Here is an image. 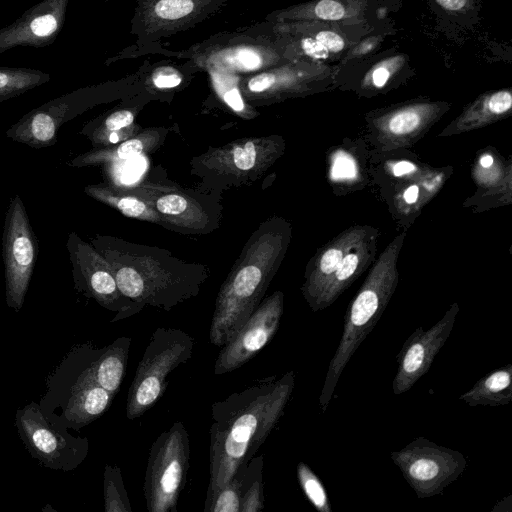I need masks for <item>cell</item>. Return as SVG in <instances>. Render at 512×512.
I'll list each match as a JSON object with an SVG mask.
<instances>
[{
	"label": "cell",
	"instance_id": "obj_1",
	"mask_svg": "<svg viewBox=\"0 0 512 512\" xmlns=\"http://www.w3.org/2000/svg\"><path fill=\"white\" fill-rule=\"evenodd\" d=\"M295 386L293 370L261 378L211 406L206 500L247 464L278 424Z\"/></svg>",
	"mask_w": 512,
	"mask_h": 512
},
{
	"label": "cell",
	"instance_id": "obj_2",
	"mask_svg": "<svg viewBox=\"0 0 512 512\" xmlns=\"http://www.w3.org/2000/svg\"><path fill=\"white\" fill-rule=\"evenodd\" d=\"M406 232L397 235L379 255L357 294L350 302L344 318L343 332L332 357L319 396L324 413L346 365L377 324L399 282L398 257Z\"/></svg>",
	"mask_w": 512,
	"mask_h": 512
},
{
	"label": "cell",
	"instance_id": "obj_3",
	"mask_svg": "<svg viewBox=\"0 0 512 512\" xmlns=\"http://www.w3.org/2000/svg\"><path fill=\"white\" fill-rule=\"evenodd\" d=\"M379 231L368 225L347 228L313 259L303 296L313 312L331 306L376 259Z\"/></svg>",
	"mask_w": 512,
	"mask_h": 512
},
{
	"label": "cell",
	"instance_id": "obj_4",
	"mask_svg": "<svg viewBox=\"0 0 512 512\" xmlns=\"http://www.w3.org/2000/svg\"><path fill=\"white\" fill-rule=\"evenodd\" d=\"M195 339L187 332L159 327L151 335L128 390L126 416L141 417L162 398L167 377L192 356Z\"/></svg>",
	"mask_w": 512,
	"mask_h": 512
},
{
	"label": "cell",
	"instance_id": "obj_5",
	"mask_svg": "<svg viewBox=\"0 0 512 512\" xmlns=\"http://www.w3.org/2000/svg\"><path fill=\"white\" fill-rule=\"evenodd\" d=\"M190 466V438L176 421L152 443L143 492L148 512H176Z\"/></svg>",
	"mask_w": 512,
	"mask_h": 512
},
{
	"label": "cell",
	"instance_id": "obj_6",
	"mask_svg": "<svg viewBox=\"0 0 512 512\" xmlns=\"http://www.w3.org/2000/svg\"><path fill=\"white\" fill-rule=\"evenodd\" d=\"M390 457L419 499L442 494L467 467L462 453L424 437L413 439Z\"/></svg>",
	"mask_w": 512,
	"mask_h": 512
},
{
	"label": "cell",
	"instance_id": "obj_7",
	"mask_svg": "<svg viewBox=\"0 0 512 512\" xmlns=\"http://www.w3.org/2000/svg\"><path fill=\"white\" fill-rule=\"evenodd\" d=\"M39 248L24 203L14 195L5 214L2 257L5 267L6 304L20 311L33 275Z\"/></svg>",
	"mask_w": 512,
	"mask_h": 512
},
{
	"label": "cell",
	"instance_id": "obj_8",
	"mask_svg": "<svg viewBox=\"0 0 512 512\" xmlns=\"http://www.w3.org/2000/svg\"><path fill=\"white\" fill-rule=\"evenodd\" d=\"M15 426L31 456L47 468L71 471L88 454L87 438L73 437L57 429L35 402L16 411Z\"/></svg>",
	"mask_w": 512,
	"mask_h": 512
},
{
	"label": "cell",
	"instance_id": "obj_9",
	"mask_svg": "<svg viewBox=\"0 0 512 512\" xmlns=\"http://www.w3.org/2000/svg\"><path fill=\"white\" fill-rule=\"evenodd\" d=\"M449 109L447 102L414 100L373 112L368 116L371 139L381 151L411 146Z\"/></svg>",
	"mask_w": 512,
	"mask_h": 512
},
{
	"label": "cell",
	"instance_id": "obj_10",
	"mask_svg": "<svg viewBox=\"0 0 512 512\" xmlns=\"http://www.w3.org/2000/svg\"><path fill=\"white\" fill-rule=\"evenodd\" d=\"M66 247L76 289L93 297L105 308L117 312L112 322L125 319L140 310L130 305L134 301L120 300L119 296L124 295L119 291L114 276L76 233L69 234Z\"/></svg>",
	"mask_w": 512,
	"mask_h": 512
},
{
	"label": "cell",
	"instance_id": "obj_11",
	"mask_svg": "<svg viewBox=\"0 0 512 512\" xmlns=\"http://www.w3.org/2000/svg\"><path fill=\"white\" fill-rule=\"evenodd\" d=\"M459 312L454 302L432 327H419L403 343L397 355V372L392 381L395 395L409 391L430 369L434 358L449 338Z\"/></svg>",
	"mask_w": 512,
	"mask_h": 512
},
{
	"label": "cell",
	"instance_id": "obj_12",
	"mask_svg": "<svg viewBox=\"0 0 512 512\" xmlns=\"http://www.w3.org/2000/svg\"><path fill=\"white\" fill-rule=\"evenodd\" d=\"M283 314V296L276 293L249 317L218 353L214 374L234 371L255 357L277 333Z\"/></svg>",
	"mask_w": 512,
	"mask_h": 512
},
{
	"label": "cell",
	"instance_id": "obj_13",
	"mask_svg": "<svg viewBox=\"0 0 512 512\" xmlns=\"http://www.w3.org/2000/svg\"><path fill=\"white\" fill-rule=\"evenodd\" d=\"M93 353L94 348L90 344H84L72 353L76 368L68 378L67 397L61 418L65 426L75 430L99 418L109 409L114 399L111 393L94 380L90 369Z\"/></svg>",
	"mask_w": 512,
	"mask_h": 512
},
{
	"label": "cell",
	"instance_id": "obj_14",
	"mask_svg": "<svg viewBox=\"0 0 512 512\" xmlns=\"http://www.w3.org/2000/svg\"><path fill=\"white\" fill-rule=\"evenodd\" d=\"M69 0H42L0 29V55L19 46L51 45L62 30Z\"/></svg>",
	"mask_w": 512,
	"mask_h": 512
},
{
	"label": "cell",
	"instance_id": "obj_15",
	"mask_svg": "<svg viewBox=\"0 0 512 512\" xmlns=\"http://www.w3.org/2000/svg\"><path fill=\"white\" fill-rule=\"evenodd\" d=\"M512 109V92L510 89L487 91L467 105L440 136H450L468 132L503 119Z\"/></svg>",
	"mask_w": 512,
	"mask_h": 512
},
{
	"label": "cell",
	"instance_id": "obj_16",
	"mask_svg": "<svg viewBox=\"0 0 512 512\" xmlns=\"http://www.w3.org/2000/svg\"><path fill=\"white\" fill-rule=\"evenodd\" d=\"M132 338L118 337L102 349H94L90 363L94 380L114 397L124 379Z\"/></svg>",
	"mask_w": 512,
	"mask_h": 512
},
{
	"label": "cell",
	"instance_id": "obj_17",
	"mask_svg": "<svg viewBox=\"0 0 512 512\" xmlns=\"http://www.w3.org/2000/svg\"><path fill=\"white\" fill-rule=\"evenodd\" d=\"M471 407L503 406L512 401V365L507 364L480 378L471 389L459 396Z\"/></svg>",
	"mask_w": 512,
	"mask_h": 512
},
{
	"label": "cell",
	"instance_id": "obj_18",
	"mask_svg": "<svg viewBox=\"0 0 512 512\" xmlns=\"http://www.w3.org/2000/svg\"><path fill=\"white\" fill-rule=\"evenodd\" d=\"M263 457L252 458L241 465L233 477L207 501L205 512H240L244 491L254 478L262 472Z\"/></svg>",
	"mask_w": 512,
	"mask_h": 512
},
{
	"label": "cell",
	"instance_id": "obj_19",
	"mask_svg": "<svg viewBox=\"0 0 512 512\" xmlns=\"http://www.w3.org/2000/svg\"><path fill=\"white\" fill-rule=\"evenodd\" d=\"M50 78L49 73L38 69L0 66V102L41 86Z\"/></svg>",
	"mask_w": 512,
	"mask_h": 512
},
{
	"label": "cell",
	"instance_id": "obj_20",
	"mask_svg": "<svg viewBox=\"0 0 512 512\" xmlns=\"http://www.w3.org/2000/svg\"><path fill=\"white\" fill-rule=\"evenodd\" d=\"M103 479L105 512H132L120 468L106 464Z\"/></svg>",
	"mask_w": 512,
	"mask_h": 512
},
{
	"label": "cell",
	"instance_id": "obj_21",
	"mask_svg": "<svg viewBox=\"0 0 512 512\" xmlns=\"http://www.w3.org/2000/svg\"><path fill=\"white\" fill-rule=\"evenodd\" d=\"M299 485L314 508L319 512H331V503L325 487L319 477L304 462L296 468Z\"/></svg>",
	"mask_w": 512,
	"mask_h": 512
},
{
	"label": "cell",
	"instance_id": "obj_22",
	"mask_svg": "<svg viewBox=\"0 0 512 512\" xmlns=\"http://www.w3.org/2000/svg\"><path fill=\"white\" fill-rule=\"evenodd\" d=\"M405 64L406 56L401 54L379 60L364 75L362 87L370 89L385 87Z\"/></svg>",
	"mask_w": 512,
	"mask_h": 512
},
{
	"label": "cell",
	"instance_id": "obj_23",
	"mask_svg": "<svg viewBox=\"0 0 512 512\" xmlns=\"http://www.w3.org/2000/svg\"><path fill=\"white\" fill-rule=\"evenodd\" d=\"M119 291L135 303L139 300L143 288V278L135 269L124 266L116 270L115 276Z\"/></svg>",
	"mask_w": 512,
	"mask_h": 512
},
{
	"label": "cell",
	"instance_id": "obj_24",
	"mask_svg": "<svg viewBox=\"0 0 512 512\" xmlns=\"http://www.w3.org/2000/svg\"><path fill=\"white\" fill-rule=\"evenodd\" d=\"M358 165L353 157L344 150H337L332 158L330 178L335 182L357 178Z\"/></svg>",
	"mask_w": 512,
	"mask_h": 512
},
{
	"label": "cell",
	"instance_id": "obj_25",
	"mask_svg": "<svg viewBox=\"0 0 512 512\" xmlns=\"http://www.w3.org/2000/svg\"><path fill=\"white\" fill-rule=\"evenodd\" d=\"M312 38L326 53L328 58L341 55L347 47L346 38L339 31L325 25Z\"/></svg>",
	"mask_w": 512,
	"mask_h": 512
},
{
	"label": "cell",
	"instance_id": "obj_26",
	"mask_svg": "<svg viewBox=\"0 0 512 512\" xmlns=\"http://www.w3.org/2000/svg\"><path fill=\"white\" fill-rule=\"evenodd\" d=\"M264 508L262 472L249 484L243 493L240 512H259Z\"/></svg>",
	"mask_w": 512,
	"mask_h": 512
},
{
	"label": "cell",
	"instance_id": "obj_27",
	"mask_svg": "<svg viewBox=\"0 0 512 512\" xmlns=\"http://www.w3.org/2000/svg\"><path fill=\"white\" fill-rule=\"evenodd\" d=\"M192 0H160L155 7L156 14L163 19H179L192 12Z\"/></svg>",
	"mask_w": 512,
	"mask_h": 512
},
{
	"label": "cell",
	"instance_id": "obj_28",
	"mask_svg": "<svg viewBox=\"0 0 512 512\" xmlns=\"http://www.w3.org/2000/svg\"><path fill=\"white\" fill-rule=\"evenodd\" d=\"M233 160L237 168L241 170L251 169L256 161V149L253 142H246L233 150Z\"/></svg>",
	"mask_w": 512,
	"mask_h": 512
},
{
	"label": "cell",
	"instance_id": "obj_29",
	"mask_svg": "<svg viewBox=\"0 0 512 512\" xmlns=\"http://www.w3.org/2000/svg\"><path fill=\"white\" fill-rule=\"evenodd\" d=\"M156 205L157 209L163 214L177 215L184 212L188 204L184 197L169 194L159 198Z\"/></svg>",
	"mask_w": 512,
	"mask_h": 512
},
{
	"label": "cell",
	"instance_id": "obj_30",
	"mask_svg": "<svg viewBox=\"0 0 512 512\" xmlns=\"http://www.w3.org/2000/svg\"><path fill=\"white\" fill-rule=\"evenodd\" d=\"M117 208L126 216L140 217L146 213V205L134 197H122L115 200Z\"/></svg>",
	"mask_w": 512,
	"mask_h": 512
},
{
	"label": "cell",
	"instance_id": "obj_31",
	"mask_svg": "<svg viewBox=\"0 0 512 512\" xmlns=\"http://www.w3.org/2000/svg\"><path fill=\"white\" fill-rule=\"evenodd\" d=\"M133 122V114L128 110H120L109 115L104 121L107 131H118Z\"/></svg>",
	"mask_w": 512,
	"mask_h": 512
},
{
	"label": "cell",
	"instance_id": "obj_32",
	"mask_svg": "<svg viewBox=\"0 0 512 512\" xmlns=\"http://www.w3.org/2000/svg\"><path fill=\"white\" fill-rule=\"evenodd\" d=\"M153 82L158 88H172L180 84V75L171 68H161L155 71Z\"/></svg>",
	"mask_w": 512,
	"mask_h": 512
},
{
	"label": "cell",
	"instance_id": "obj_33",
	"mask_svg": "<svg viewBox=\"0 0 512 512\" xmlns=\"http://www.w3.org/2000/svg\"><path fill=\"white\" fill-rule=\"evenodd\" d=\"M442 10L451 15H463L473 7L472 0H433Z\"/></svg>",
	"mask_w": 512,
	"mask_h": 512
},
{
	"label": "cell",
	"instance_id": "obj_34",
	"mask_svg": "<svg viewBox=\"0 0 512 512\" xmlns=\"http://www.w3.org/2000/svg\"><path fill=\"white\" fill-rule=\"evenodd\" d=\"M236 64L244 69H256L261 65V58L251 49H239L234 56Z\"/></svg>",
	"mask_w": 512,
	"mask_h": 512
},
{
	"label": "cell",
	"instance_id": "obj_35",
	"mask_svg": "<svg viewBox=\"0 0 512 512\" xmlns=\"http://www.w3.org/2000/svg\"><path fill=\"white\" fill-rule=\"evenodd\" d=\"M142 149V142L138 139H132L122 143L118 147L116 154L118 158L126 160L138 156L142 152Z\"/></svg>",
	"mask_w": 512,
	"mask_h": 512
},
{
	"label": "cell",
	"instance_id": "obj_36",
	"mask_svg": "<svg viewBox=\"0 0 512 512\" xmlns=\"http://www.w3.org/2000/svg\"><path fill=\"white\" fill-rule=\"evenodd\" d=\"M275 82V76L271 73H263L253 77L249 81V89L253 92H262L270 88Z\"/></svg>",
	"mask_w": 512,
	"mask_h": 512
},
{
	"label": "cell",
	"instance_id": "obj_37",
	"mask_svg": "<svg viewBox=\"0 0 512 512\" xmlns=\"http://www.w3.org/2000/svg\"><path fill=\"white\" fill-rule=\"evenodd\" d=\"M379 38L377 36H371L363 41L359 42L355 47H353L347 54L348 57H358L365 55L372 51L379 42Z\"/></svg>",
	"mask_w": 512,
	"mask_h": 512
},
{
	"label": "cell",
	"instance_id": "obj_38",
	"mask_svg": "<svg viewBox=\"0 0 512 512\" xmlns=\"http://www.w3.org/2000/svg\"><path fill=\"white\" fill-rule=\"evenodd\" d=\"M417 166L409 161L396 162L392 167V173L396 177L412 175L417 171Z\"/></svg>",
	"mask_w": 512,
	"mask_h": 512
},
{
	"label": "cell",
	"instance_id": "obj_39",
	"mask_svg": "<svg viewBox=\"0 0 512 512\" xmlns=\"http://www.w3.org/2000/svg\"><path fill=\"white\" fill-rule=\"evenodd\" d=\"M224 100L235 111H241L244 107L240 93L236 88L227 91Z\"/></svg>",
	"mask_w": 512,
	"mask_h": 512
},
{
	"label": "cell",
	"instance_id": "obj_40",
	"mask_svg": "<svg viewBox=\"0 0 512 512\" xmlns=\"http://www.w3.org/2000/svg\"><path fill=\"white\" fill-rule=\"evenodd\" d=\"M420 196V188L416 184H411L403 191V199L404 201L409 204H415L418 202Z\"/></svg>",
	"mask_w": 512,
	"mask_h": 512
},
{
	"label": "cell",
	"instance_id": "obj_41",
	"mask_svg": "<svg viewBox=\"0 0 512 512\" xmlns=\"http://www.w3.org/2000/svg\"><path fill=\"white\" fill-rule=\"evenodd\" d=\"M494 158L491 154H484L479 159V164L482 168H490L493 166Z\"/></svg>",
	"mask_w": 512,
	"mask_h": 512
},
{
	"label": "cell",
	"instance_id": "obj_42",
	"mask_svg": "<svg viewBox=\"0 0 512 512\" xmlns=\"http://www.w3.org/2000/svg\"><path fill=\"white\" fill-rule=\"evenodd\" d=\"M138 171L139 170H138L137 165L134 164V165L130 166L128 172H126L125 175L128 179H132L138 175Z\"/></svg>",
	"mask_w": 512,
	"mask_h": 512
},
{
	"label": "cell",
	"instance_id": "obj_43",
	"mask_svg": "<svg viewBox=\"0 0 512 512\" xmlns=\"http://www.w3.org/2000/svg\"><path fill=\"white\" fill-rule=\"evenodd\" d=\"M108 139L111 143H116L119 141V136L116 132H111Z\"/></svg>",
	"mask_w": 512,
	"mask_h": 512
}]
</instances>
